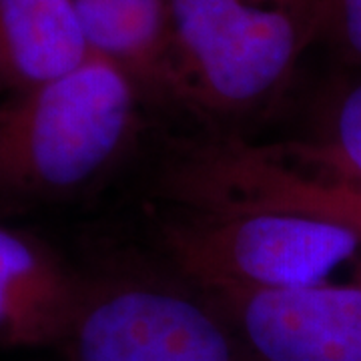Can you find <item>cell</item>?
I'll use <instances>...</instances> for the list:
<instances>
[{
  "label": "cell",
  "instance_id": "obj_1",
  "mask_svg": "<svg viewBox=\"0 0 361 361\" xmlns=\"http://www.w3.org/2000/svg\"><path fill=\"white\" fill-rule=\"evenodd\" d=\"M139 89L97 54L0 104V199L75 193L113 167L137 130Z\"/></svg>",
  "mask_w": 361,
  "mask_h": 361
},
{
  "label": "cell",
  "instance_id": "obj_2",
  "mask_svg": "<svg viewBox=\"0 0 361 361\" xmlns=\"http://www.w3.org/2000/svg\"><path fill=\"white\" fill-rule=\"evenodd\" d=\"M169 97L217 121L269 106L317 40L315 0H169Z\"/></svg>",
  "mask_w": 361,
  "mask_h": 361
},
{
  "label": "cell",
  "instance_id": "obj_3",
  "mask_svg": "<svg viewBox=\"0 0 361 361\" xmlns=\"http://www.w3.org/2000/svg\"><path fill=\"white\" fill-rule=\"evenodd\" d=\"M65 361H261L229 317L185 279H82L59 341Z\"/></svg>",
  "mask_w": 361,
  "mask_h": 361
},
{
  "label": "cell",
  "instance_id": "obj_4",
  "mask_svg": "<svg viewBox=\"0 0 361 361\" xmlns=\"http://www.w3.org/2000/svg\"><path fill=\"white\" fill-rule=\"evenodd\" d=\"M180 279L203 291L329 285L361 259V235L331 221L277 211H193L163 225Z\"/></svg>",
  "mask_w": 361,
  "mask_h": 361
},
{
  "label": "cell",
  "instance_id": "obj_5",
  "mask_svg": "<svg viewBox=\"0 0 361 361\" xmlns=\"http://www.w3.org/2000/svg\"><path fill=\"white\" fill-rule=\"evenodd\" d=\"M163 191L185 209L293 213L361 235V180L329 167L301 141L197 145L169 169Z\"/></svg>",
  "mask_w": 361,
  "mask_h": 361
},
{
  "label": "cell",
  "instance_id": "obj_6",
  "mask_svg": "<svg viewBox=\"0 0 361 361\" xmlns=\"http://www.w3.org/2000/svg\"><path fill=\"white\" fill-rule=\"evenodd\" d=\"M203 293L261 361H361V285Z\"/></svg>",
  "mask_w": 361,
  "mask_h": 361
},
{
  "label": "cell",
  "instance_id": "obj_7",
  "mask_svg": "<svg viewBox=\"0 0 361 361\" xmlns=\"http://www.w3.org/2000/svg\"><path fill=\"white\" fill-rule=\"evenodd\" d=\"M80 285L37 239L0 225V343L54 345Z\"/></svg>",
  "mask_w": 361,
  "mask_h": 361
},
{
  "label": "cell",
  "instance_id": "obj_8",
  "mask_svg": "<svg viewBox=\"0 0 361 361\" xmlns=\"http://www.w3.org/2000/svg\"><path fill=\"white\" fill-rule=\"evenodd\" d=\"M75 0H0V80L30 89L89 59Z\"/></svg>",
  "mask_w": 361,
  "mask_h": 361
},
{
  "label": "cell",
  "instance_id": "obj_9",
  "mask_svg": "<svg viewBox=\"0 0 361 361\" xmlns=\"http://www.w3.org/2000/svg\"><path fill=\"white\" fill-rule=\"evenodd\" d=\"M92 54L141 90L169 97V0H75Z\"/></svg>",
  "mask_w": 361,
  "mask_h": 361
},
{
  "label": "cell",
  "instance_id": "obj_10",
  "mask_svg": "<svg viewBox=\"0 0 361 361\" xmlns=\"http://www.w3.org/2000/svg\"><path fill=\"white\" fill-rule=\"evenodd\" d=\"M301 142L329 167L361 180V78L337 90L323 118L322 135Z\"/></svg>",
  "mask_w": 361,
  "mask_h": 361
},
{
  "label": "cell",
  "instance_id": "obj_11",
  "mask_svg": "<svg viewBox=\"0 0 361 361\" xmlns=\"http://www.w3.org/2000/svg\"><path fill=\"white\" fill-rule=\"evenodd\" d=\"M317 39L361 66V0H315Z\"/></svg>",
  "mask_w": 361,
  "mask_h": 361
},
{
  "label": "cell",
  "instance_id": "obj_12",
  "mask_svg": "<svg viewBox=\"0 0 361 361\" xmlns=\"http://www.w3.org/2000/svg\"><path fill=\"white\" fill-rule=\"evenodd\" d=\"M0 87H2V80H0Z\"/></svg>",
  "mask_w": 361,
  "mask_h": 361
}]
</instances>
